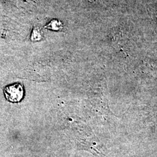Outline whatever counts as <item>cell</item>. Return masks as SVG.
I'll use <instances>...</instances> for the list:
<instances>
[{
    "instance_id": "cell-1",
    "label": "cell",
    "mask_w": 157,
    "mask_h": 157,
    "mask_svg": "<svg viewBox=\"0 0 157 157\" xmlns=\"http://www.w3.org/2000/svg\"><path fill=\"white\" fill-rule=\"evenodd\" d=\"M4 94L8 101L18 102L21 101L24 95V89L20 83L9 85L4 89Z\"/></svg>"
}]
</instances>
